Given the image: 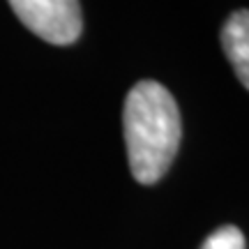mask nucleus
Wrapping results in <instances>:
<instances>
[{"mask_svg":"<svg viewBox=\"0 0 249 249\" xmlns=\"http://www.w3.org/2000/svg\"><path fill=\"white\" fill-rule=\"evenodd\" d=\"M123 129L134 180L155 185L176 160L182 136L173 95L157 81H139L124 99Z\"/></svg>","mask_w":249,"mask_h":249,"instance_id":"obj_1","label":"nucleus"},{"mask_svg":"<svg viewBox=\"0 0 249 249\" xmlns=\"http://www.w3.org/2000/svg\"><path fill=\"white\" fill-rule=\"evenodd\" d=\"M18 21L55 46L74 44L83 30L79 0H9Z\"/></svg>","mask_w":249,"mask_h":249,"instance_id":"obj_2","label":"nucleus"},{"mask_svg":"<svg viewBox=\"0 0 249 249\" xmlns=\"http://www.w3.org/2000/svg\"><path fill=\"white\" fill-rule=\"evenodd\" d=\"M222 46L242 86L249 90V9H238L222 28Z\"/></svg>","mask_w":249,"mask_h":249,"instance_id":"obj_3","label":"nucleus"},{"mask_svg":"<svg viewBox=\"0 0 249 249\" xmlns=\"http://www.w3.org/2000/svg\"><path fill=\"white\" fill-rule=\"evenodd\" d=\"M201 249H245V235L238 226H222L208 235Z\"/></svg>","mask_w":249,"mask_h":249,"instance_id":"obj_4","label":"nucleus"}]
</instances>
